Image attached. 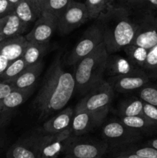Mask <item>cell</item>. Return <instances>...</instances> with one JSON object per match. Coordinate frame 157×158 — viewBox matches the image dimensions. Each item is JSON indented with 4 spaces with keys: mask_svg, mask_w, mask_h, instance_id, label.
<instances>
[{
    "mask_svg": "<svg viewBox=\"0 0 157 158\" xmlns=\"http://www.w3.org/2000/svg\"><path fill=\"white\" fill-rule=\"evenodd\" d=\"M75 90L74 75L62 67L59 57L49 66L34 100L42 119L64 109Z\"/></svg>",
    "mask_w": 157,
    "mask_h": 158,
    "instance_id": "6da1fadb",
    "label": "cell"
},
{
    "mask_svg": "<svg viewBox=\"0 0 157 158\" xmlns=\"http://www.w3.org/2000/svg\"><path fill=\"white\" fill-rule=\"evenodd\" d=\"M96 23L101 29L109 53H115L130 45L138 26L129 18L126 9L112 5L100 14Z\"/></svg>",
    "mask_w": 157,
    "mask_h": 158,
    "instance_id": "7a4b0ae2",
    "label": "cell"
},
{
    "mask_svg": "<svg viewBox=\"0 0 157 158\" xmlns=\"http://www.w3.org/2000/svg\"><path fill=\"white\" fill-rule=\"evenodd\" d=\"M108 56L109 52L103 42L92 53L75 64L73 74L75 90L86 94L103 80Z\"/></svg>",
    "mask_w": 157,
    "mask_h": 158,
    "instance_id": "3957f363",
    "label": "cell"
},
{
    "mask_svg": "<svg viewBox=\"0 0 157 158\" xmlns=\"http://www.w3.org/2000/svg\"><path fill=\"white\" fill-rule=\"evenodd\" d=\"M114 97V90L106 80L99 83L87 92L77 103L75 108L85 110L105 120L109 113Z\"/></svg>",
    "mask_w": 157,
    "mask_h": 158,
    "instance_id": "277c9868",
    "label": "cell"
},
{
    "mask_svg": "<svg viewBox=\"0 0 157 158\" xmlns=\"http://www.w3.org/2000/svg\"><path fill=\"white\" fill-rule=\"evenodd\" d=\"M102 43L103 35L98 24H93L83 33L78 43L71 50L67 59V63L70 66L75 65L82 59L92 53Z\"/></svg>",
    "mask_w": 157,
    "mask_h": 158,
    "instance_id": "5b68a950",
    "label": "cell"
},
{
    "mask_svg": "<svg viewBox=\"0 0 157 158\" xmlns=\"http://www.w3.org/2000/svg\"><path fill=\"white\" fill-rule=\"evenodd\" d=\"M102 134L106 143L113 146H123L138 141L141 138V132L128 127L121 120H112L102 128Z\"/></svg>",
    "mask_w": 157,
    "mask_h": 158,
    "instance_id": "8992f818",
    "label": "cell"
},
{
    "mask_svg": "<svg viewBox=\"0 0 157 158\" xmlns=\"http://www.w3.org/2000/svg\"><path fill=\"white\" fill-rule=\"evenodd\" d=\"M73 137L71 128L57 134H41L38 140V158H58Z\"/></svg>",
    "mask_w": 157,
    "mask_h": 158,
    "instance_id": "52a82bcc",
    "label": "cell"
},
{
    "mask_svg": "<svg viewBox=\"0 0 157 158\" xmlns=\"http://www.w3.org/2000/svg\"><path fill=\"white\" fill-rule=\"evenodd\" d=\"M89 19L85 3L72 1L58 18L57 29L62 35H66L86 23Z\"/></svg>",
    "mask_w": 157,
    "mask_h": 158,
    "instance_id": "ba28073f",
    "label": "cell"
},
{
    "mask_svg": "<svg viewBox=\"0 0 157 158\" xmlns=\"http://www.w3.org/2000/svg\"><path fill=\"white\" fill-rule=\"evenodd\" d=\"M106 142L76 140L72 137L65 148L66 155L73 158H102L108 149Z\"/></svg>",
    "mask_w": 157,
    "mask_h": 158,
    "instance_id": "9c48e42d",
    "label": "cell"
},
{
    "mask_svg": "<svg viewBox=\"0 0 157 158\" xmlns=\"http://www.w3.org/2000/svg\"><path fill=\"white\" fill-rule=\"evenodd\" d=\"M150 80V75L143 69L126 75L110 77L108 83L111 85L114 91L125 93L139 90L148 84Z\"/></svg>",
    "mask_w": 157,
    "mask_h": 158,
    "instance_id": "30bf717a",
    "label": "cell"
},
{
    "mask_svg": "<svg viewBox=\"0 0 157 158\" xmlns=\"http://www.w3.org/2000/svg\"><path fill=\"white\" fill-rule=\"evenodd\" d=\"M58 18L47 12H43L34 23L32 30L26 35L29 42L49 43L57 29Z\"/></svg>",
    "mask_w": 157,
    "mask_h": 158,
    "instance_id": "8fae6325",
    "label": "cell"
},
{
    "mask_svg": "<svg viewBox=\"0 0 157 158\" xmlns=\"http://www.w3.org/2000/svg\"><path fill=\"white\" fill-rule=\"evenodd\" d=\"M131 44L150 49L157 44V22L155 16L149 14L137 26Z\"/></svg>",
    "mask_w": 157,
    "mask_h": 158,
    "instance_id": "7c38bea8",
    "label": "cell"
},
{
    "mask_svg": "<svg viewBox=\"0 0 157 158\" xmlns=\"http://www.w3.org/2000/svg\"><path fill=\"white\" fill-rule=\"evenodd\" d=\"M103 119L85 110L75 108L70 128L75 136L86 134L103 122Z\"/></svg>",
    "mask_w": 157,
    "mask_h": 158,
    "instance_id": "4fadbf2b",
    "label": "cell"
},
{
    "mask_svg": "<svg viewBox=\"0 0 157 158\" xmlns=\"http://www.w3.org/2000/svg\"><path fill=\"white\" fill-rule=\"evenodd\" d=\"M40 135L35 133L18 140L7 151L6 158H38Z\"/></svg>",
    "mask_w": 157,
    "mask_h": 158,
    "instance_id": "5bb4252c",
    "label": "cell"
},
{
    "mask_svg": "<svg viewBox=\"0 0 157 158\" xmlns=\"http://www.w3.org/2000/svg\"><path fill=\"white\" fill-rule=\"evenodd\" d=\"M142 68L135 66L127 56L115 53H109L105 74L109 77L126 75L135 72Z\"/></svg>",
    "mask_w": 157,
    "mask_h": 158,
    "instance_id": "9a60e30c",
    "label": "cell"
},
{
    "mask_svg": "<svg viewBox=\"0 0 157 158\" xmlns=\"http://www.w3.org/2000/svg\"><path fill=\"white\" fill-rule=\"evenodd\" d=\"M28 42L26 36L22 35L4 39L0 43V54L10 62L17 60L22 57Z\"/></svg>",
    "mask_w": 157,
    "mask_h": 158,
    "instance_id": "2e32d148",
    "label": "cell"
},
{
    "mask_svg": "<svg viewBox=\"0 0 157 158\" xmlns=\"http://www.w3.org/2000/svg\"><path fill=\"white\" fill-rule=\"evenodd\" d=\"M74 110L71 107H66L60 110L56 115L45 122L43 131L46 134H57L70 127L73 117Z\"/></svg>",
    "mask_w": 157,
    "mask_h": 158,
    "instance_id": "e0dca14e",
    "label": "cell"
},
{
    "mask_svg": "<svg viewBox=\"0 0 157 158\" xmlns=\"http://www.w3.org/2000/svg\"><path fill=\"white\" fill-rule=\"evenodd\" d=\"M44 66L43 62L39 61L35 64L26 66L15 80L11 82L15 89H24L35 86L37 80L42 73Z\"/></svg>",
    "mask_w": 157,
    "mask_h": 158,
    "instance_id": "ac0fdd59",
    "label": "cell"
},
{
    "mask_svg": "<svg viewBox=\"0 0 157 158\" xmlns=\"http://www.w3.org/2000/svg\"><path fill=\"white\" fill-rule=\"evenodd\" d=\"M35 86L24 89H14L7 97L0 100V114L6 111H13L26 101L33 94Z\"/></svg>",
    "mask_w": 157,
    "mask_h": 158,
    "instance_id": "d6986e66",
    "label": "cell"
},
{
    "mask_svg": "<svg viewBox=\"0 0 157 158\" xmlns=\"http://www.w3.org/2000/svg\"><path fill=\"white\" fill-rule=\"evenodd\" d=\"M14 12L27 27L41 15L33 0H20Z\"/></svg>",
    "mask_w": 157,
    "mask_h": 158,
    "instance_id": "ffe728a7",
    "label": "cell"
},
{
    "mask_svg": "<svg viewBox=\"0 0 157 158\" xmlns=\"http://www.w3.org/2000/svg\"><path fill=\"white\" fill-rule=\"evenodd\" d=\"M27 28V26L19 19L15 12H12L6 15V20L0 27V36L6 39L22 35Z\"/></svg>",
    "mask_w": 157,
    "mask_h": 158,
    "instance_id": "44dd1931",
    "label": "cell"
},
{
    "mask_svg": "<svg viewBox=\"0 0 157 158\" xmlns=\"http://www.w3.org/2000/svg\"><path fill=\"white\" fill-rule=\"evenodd\" d=\"M49 43H40L29 41L22 57L27 66L35 64L41 61L47 51Z\"/></svg>",
    "mask_w": 157,
    "mask_h": 158,
    "instance_id": "7402d4cb",
    "label": "cell"
},
{
    "mask_svg": "<svg viewBox=\"0 0 157 158\" xmlns=\"http://www.w3.org/2000/svg\"><path fill=\"white\" fill-rule=\"evenodd\" d=\"M120 120L128 127L139 131H148L157 129V127L144 116L120 117Z\"/></svg>",
    "mask_w": 157,
    "mask_h": 158,
    "instance_id": "603a6c76",
    "label": "cell"
},
{
    "mask_svg": "<svg viewBox=\"0 0 157 158\" xmlns=\"http://www.w3.org/2000/svg\"><path fill=\"white\" fill-rule=\"evenodd\" d=\"M28 66L22 57L13 60L9 63L4 72L0 75V81L11 83L20 75L22 72Z\"/></svg>",
    "mask_w": 157,
    "mask_h": 158,
    "instance_id": "cb8c5ba5",
    "label": "cell"
},
{
    "mask_svg": "<svg viewBox=\"0 0 157 158\" xmlns=\"http://www.w3.org/2000/svg\"><path fill=\"white\" fill-rule=\"evenodd\" d=\"M126 56L138 67L143 69L149 49L135 45H128L123 49Z\"/></svg>",
    "mask_w": 157,
    "mask_h": 158,
    "instance_id": "d4e9b609",
    "label": "cell"
},
{
    "mask_svg": "<svg viewBox=\"0 0 157 158\" xmlns=\"http://www.w3.org/2000/svg\"><path fill=\"white\" fill-rule=\"evenodd\" d=\"M144 102L141 99H131L126 100L120 106L119 113L120 117H132L143 115Z\"/></svg>",
    "mask_w": 157,
    "mask_h": 158,
    "instance_id": "484cf974",
    "label": "cell"
},
{
    "mask_svg": "<svg viewBox=\"0 0 157 158\" xmlns=\"http://www.w3.org/2000/svg\"><path fill=\"white\" fill-rule=\"evenodd\" d=\"M109 0H86V5L89 19H97L110 6Z\"/></svg>",
    "mask_w": 157,
    "mask_h": 158,
    "instance_id": "4316f807",
    "label": "cell"
},
{
    "mask_svg": "<svg viewBox=\"0 0 157 158\" xmlns=\"http://www.w3.org/2000/svg\"><path fill=\"white\" fill-rule=\"evenodd\" d=\"M71 1L72 0H47L43 12L52 13L58 18Z\"/></svg>",
    "mask_w": 157,
    "mask_h": 158,
    "instance_id": "83f0119b",
    "label": "cell"
},
{
    "mask_svg": "<svg viewBox=\"0 0 157 158\" xmlns=\"http://www.w3.org/2000/svg\"><path fill=\"white\" fill-rule=\"evenodd\" d=\"M139 97L144 103L157 106V86L146 84L139 89Z\"/></svg>",
    "mask_w": 157,
    "mask_h": 158,
    "instance_id": "f1b7e54d",
    "label": "cell"
},
{
    "mask_svg": "<svg viewBox=\"0 0 157 158\" xmlns=\"http://www.w3.org/2000/svg\"><path fill=\"white\" fill-rule=\"evenodd\" d=\"M143 69L149 73L157 76V44L149 49Z\"/></svg>",
    "mask_w": 157,
    "mask_h": 158,
    "instance_id": "f546056e",
    "label": "cell"
},
{
    "mask_svg": "<svg viewBox=\"0 0 157 158\" xmlns=\"http://www.w3.org/2000/svg\"><path fill=\"white\" fill-rule=\"evenodd\" d=\"M126 153L135 154L146 158H157V150L152 147L146 145L139 148H131L123 151Z\"/></svg>",
    "mask_w": 157,
    "mask_h": 158,
    "instance_id": "4dcf8cb0",
    "label": "cell"
},
{
    "mask_svg": "<svg viewBox=\"0 0 157 158\" xmlns=\"http://www.w3.org/2000/svg\"><path fill=\"white\" fill-rule=\"evenodd\" d=\"M143 115L157 127V106L144 103Z\"/></svg>",
    "mask_w": 157,
    "mask_h": 158,
    "instance_id": "1f68e13d",
    "label": "cell"
},
{
    "mask_svg": "<svg viewBox=\"0 0 157 158\" xmlns=\"http://www.w3.org/2000/svg\"><path fill=\"white\" fill-rule=\"evenodd\" d=\"M15 7L8 0H0V18L12 13Z\"/></svg>",
    "mask_w": 157,
    "mask_h": 158,
    "instance_id": "d6a6232c",
    "label": "cell"
},
{
    "mask_svg": "<svg viewBox=\"0 0 157 158\" xmlns=\"http://www.w3.org/2000/svg\"><path fill=\"white\" fill-rule=\"evenodd\" d=\"M15 89L12 83L0 81V100L7 97Z\"/></svg>",
    "mask_w": 157,
    "mask_h": 158,
    "instance_id": "836d02e7",
    "label": "cell"
},
{
    "mask_svg": "<svg viewBox=\"0 0 157 158\" xmlns=\"http://www.w3.org/2000/svg\"><path fill=\"white\" fill-rule=\"evenodd\" d=\"M132 4L141 5V6H148L152 9H157V0H127Z\"/></svg>",
    "mask_w": 157,
    "mask_h": 158,
    "instance_id": "e575fe53",
    "label": "cell"
},
{
    "mask_svg": "<svg viewBox=\"0 0 157 158\" xmlns=\"http://www.w3.org/2000/svg\"><path fill=\"white\" fill-rule=\"evenodd\" d=\"M12 115V111H6L0 114V129L9 122Z\"/></svg>",
    "mask_w": 157,
    "mask_h": 158,
    "instance_id": "d590c367",
    "label": "cell"
},
{
    "mask_svg": "<svg viewBox=\"0 0 157 158\" xmlns=\"http://www.w3.org/2000/svg\"><path fill=\"white\" fill-rule=\"evenodd\" d=\"M11 62L8 59H6L4 56L0 54V75L5 71Z\"/></svg>",
    "mask_w": 157,
    "mask_h": 158,
    "instance_id": "8d00e7d4",
    "label": "cell"
},
{
    "mask_svg": "<svg viewBox=\"0 0 157 158\" xmlns=\"http://www.w3.org/2000/svg\"><path fill=\"white\" fill-rule=\"evenodd\" d=\"M114 158H146L141 157V156L136 155L135 154H131V153H126L124 151L119 153Z\"/></svg>",
    "mask_w": 157,
    "mask_h": 158,
    "instance_id": "74e56055",
    "label": "cell"
},
{
    "mask_svg": "<svg viewBox=\"0 0 157 158\" xmlns=\"http://www.w3.org/2000/svg\"><path fill=\"white\" fill-rule=\"evenodd\" d=\"M33 1L35 2L38 10L39 11L40 14L42 13L43 10H44L45 5H46V2L47 0H33Z\"/></svg>",
    "mask_w": 157,
    "mask_h": 158,
    "instance_id": "f35d334b",
    "label": "cell"
},
{
    "mask_svg": "<svg viewBox=\"0 0 157 158\" xmlns=\"http://www.w3.org/2000/svg\"><path fill=\"white\" fill-rule=\"evenodd\" d=\"M146 145H149V146L152 147V148H155V149L157 150V137L156 138H153V139H151V140H148Z\"/></svg>",
    "mask_w": 157,
    "mask_h": 158,
    "instance_id": "ab89813d",
    "label": "cell"
},
{
    "mask_svg": "<svg viewBox=\"0 0 157 158\" xmlns=\"http://www.w3.org/2000/svg\"><path fill=\"white\" fill-rule=\"evenodd\" d=\"M8 1H9V2H10L11 4H12V6H13L15 8V6H16L17 4H18V3L19 2L20 0H8Z\"/></svg>",
    "mask_w": 157,
    "mask_h": 158,
    "instance_id": "60d3db41",
    "label": "cell"
},
{
    "mask_svg": "<svg viewBox=\"0 0 157 158\" xmlns=\"http://www.w3.org/2000/svg\"><path fill=\"white\" fill-rule=\"evenodd\" d=\"M6 16L2 17V18H0V27H1L2 25L3 24V23H4L5 20H6Z\"/></svg>",
    "mask_w": 157,
    "mask_h": 158,
    "instance_id": "b9f144b4",
    "label": "cell"
},
{
    "mask_svg": "<svg viewBox=\"0 0 157 158\" xmlns=\"http://www.w3.org/2000/svg\"><path fill=\"white\" fill-rule=\"evenodd\" d=\"M4 40V38H3V37L2 36H0V43H1V42L2 41V40Z\"/></svg>",
    "mask_w": 157,
    "mask_h": 158,
    "instance_id": "7bdbcfd3",
    "label": "cell"
},
{
    "mask_svg": "<svg viewBox=\"0 0 157 158\" xmlns=\"http://www.w3.org/2000/svg\"><path fill=\"white\" fill-rule=\"evenodd\" d=\"M63 158H73V157H69V156H68V155H66V157H64Z\"/></svg>",
    "mask_w": 157,
    "mask_h": 158,
    "instance_id": "ee69618b",
    "label": "cell"
},
{
    "mask_svg": "<svg viewBox=\"0 0 157 158\" xmlns=\"http://www.w3.org/2000/svg\"><path fill=\"white\" fill-rule=\"evenodd\" d=\"M109 1H110V2H113V1H114V0H109Z\"/></svg>",
    "mask_w": 157,
    "mask_h": 158,
    "instance_id": "f6af8a7d",
    "label": "cell"
},
{
    "mask_svg": "<svg viewBox=\"0 0 157 158\" xmlns=\"http://www.w3.org/2000/svg\"><path fill=\"white\" fill-rule=\"evenodd\" d=\"M155 19H156V22H157V16H155Z\"/></svg>",
    "mask_w": 157,
    "mask_h": 158,
    "instance_id": "bcb514c9",
    "label": "cell"
}]
</instances>
